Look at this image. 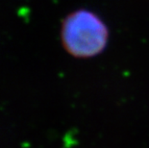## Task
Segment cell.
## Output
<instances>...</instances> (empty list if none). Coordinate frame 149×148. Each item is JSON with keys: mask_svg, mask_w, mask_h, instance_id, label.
<instances>
[{"mask_svg": "<svg viewBox=\"0 0 149 148\" xmlns=\"http://www.w3.org/2000/svg\"><path fill=\"white\" fill-rule=\"evenodd\" d=\"M109 32L105 23L88 10H77L65 17L61 26V42L69 55L91 58L105 49Z\"/></svg>", "mask_w": 149, "mask_h": 148, "instance_id": "6da1fadb", "label": "cell"}]
</instances>
